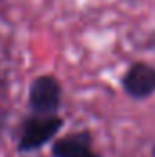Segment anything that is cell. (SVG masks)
<instances>
[{"instance_id": "3", "label": "cell", "mask_w": 155, "mask_h": 157, "mask_svg": "<svg viewBox=\"0 0 155 157\" xmlns=\"http://www.w3.org/2000/svg\"><path fill=\"white\" fill-rule=\"evenodd\" d=\"M124 91L133 99H146L155 93V68L146 62H135L122 78Z\"/></svg>"}, {"instance_id": "1", "label": "cell", "mask_w": 155, "mask_h": 157, "mask_svg": "<svg viewBox=\"0 0 155 157\" xmlns=\"http://www.w3.org/2000/svg\"><path fill=\"white\" fill-rule=\"evenodd\" d=\"M60 128H62V121L53 115H39L35 119H29L22 128L18 150L22 152L37 150L47 141H51Z\"/></svg>"}, {"instance_id": "4", "label": "cell", "mask_w": 155, "mask_h": 157, "mask_svg": "<svg viewBox=\"0 0 155 157\" xmlns=\"http://www.w3.org/2000/svg\"><path fill=\"white\" fill-rule=\"evenodd\" d=\"M51 154L53 157H100L91 150L88 133H77L59 139L53 144Z\"/></svg>"}, {"instance_id": "2", "label": "cell", "mask_w": 155, "mask_h": 157, "mask_svg": "<svg viewBox=\"0 0 155 157\" xmlns=\"http://www.w3.org/2000/svg\"><path fill=\"white\" fill-rule=\"evenodd\" d=\"M29 106L37 115H51L60 106V84L51 75H42L29 88Z\"/></svg>"}]
</instances>
